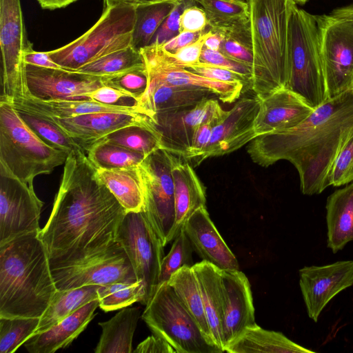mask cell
Masks as SVG:
<instances>
[{"mask_svg": "<svg viewBox=\"0 0 353 353\" xmlns=\"http://www.w3.org/2000/svg\"><path fill=\"white\" fill-rule=\"evenodd\" d=\"M227 114L216 98H211L193 107L157 112L151 120L159 135L161 148L186 160L198 127L203 123L214 127Z\"/></svg>", "mask_w": 353, "mask_h": 353, "instance_id": "obj_15", "label": "cell"}, {"mask_svg": "<svg viewBox=\"0 0 353 353\" xmlns=\"http://www.w3.org/2000/svg\"><path fill=\"white\" fill-rule=\"evenodd\" d=\"M197 277L203 307L214 345L223 350L224 297L221 269L205 261L192 266Z\"/></svg>", "mask_w": 353, "mask_h": 353, "instance_id": "obj_28", "label": "cell"}, {"mask_svg": "<svg viewBox=\"0 0 353 353\" xmlns=\"http://www.w3.org/2000/svg\"><path fill=\"white\" fill-rule=\"evenodd\" d=\"M144 69L145 66L140 51L131 46L104 56L74 72L110 77Z\"/></svg>", "mask_w": 353, "mask_h": 353, "instance_id": "obj_36", "label": "cell"}, {"mask_svg": "<svg viewBox=\"0 0 353 353\" xmlns=\"http://www.w3.org/2000/svg\"><path fill=\"white\" fill-rule=\"evenodd\" d=\"M329 179L330 185L334 187L345 185L353 181V134L337 154Z\"/></svg>", "mask_w": 353, "mask_h": 353, "instance_id": "obj_44", "label": "cell"}, {"mask_svg": "<svg viewBox=\"0 0 353 353\" xmlns=\"http://www.w3.org/2000/svg\"><path fill=\"white\" fill-rule=\"evenodd\" d=\"M208 20L202 8L190 5L182 12L179 19L180 32H201L205 31Z\"/></svg>", "mask_w": 353, "mask_h": 353, "instance_id": "obj_50", "label": "cell"}, {"mask_svg": "<svg viewBox=\"0 0 353 353\" xmlns=\"http://www.w3.org/2000/svg\"><path fill=\"white\" fill-rule=\"evenodd\" d=\"M97 175L126 212L144 210V185L139 166L97 169Z\"/></svg>", "mask_w": 353, "mask_h": 353, "instance_id": "obj_30", "label": "cell"}, {"mask_svg": "<svg viewBox=\"0 0 353 353\" xmlns=\"http://www.w3.org/2000/svg\"><path fill=\"white\" fill-rule=\"evenodd\" d=\"M78 0H37L43 9L53 10L65 8Z\"/></svg>", "mask_w": 353, "mask_h": 353, "instance_id": "obj_57", "label": "cell"}, {"mask_svg": "<svg viewBox=\"0 0 353 353\" xmlns=\"http://www.w3.org/2000/svg\"><path fill=\"white\" fill-rule=\"evenodd\" d=\"M102 139L145 157L161 148L160 137L154 126H128L114 131Z\"/></svg>", "mask_w": 353, "mask_h": 353, "instance_id": "obj_39", "label": "cell"}, {"mask_svg": "<svg viewBox=\"0 0 353 353\" xmlns=\"http://www.w3.org/2000/svg\"><path fill=\"white\" fill-rule=\"evenodd\" d=\"M140 314L138 307H126L108 321L99 323L102 333L94 352H132V339Z\"/></svg>", "mask_w": 353, "mask_h": 353, "instance_id": "obj_32", "label": "cell"}, {"mask_svg": "<svg viewBox=\"0 0 353 353\" xmlns=\"http://www.w3.org/2000/svg\"><path fill=\"white\" fill-rule=\"evenodd\" d=\"M103 78L26 64V95L42 101L89 99L86 94L103 85Z\"/></svg>", "mask_w": 353, "mask_h": 353, "instance_id": "obj_16", "label": "cell"}, {"mask_svg": "<svg viewBox=\"0 0 353 353\" xmlns=\"http://www.w3.org/2000/svg\"><path fill=\"white\" fill-rule=\"evenodd\" d=\"M200 62L232 70L252 81V70L250 68L228 58L219 50H210L203 46Z\"/></svg>", "mask_w": 353, "mask_h": 353, "instance_id": "obj_49", "label": "cell"}, {"mask_svg": "<svg viewBox=\"0 0 353 353\" xmlns=\"http://www.w3.org/2000/svg\"><path fill=\"white\" fill-rule=\"evenodd\" d=\"M132 352L176 353L174 349L163 338L155 334L140 343Z\"/></svg>", "mask_w": 353, "mask_h": 353, "instance_id": "obj_54", "label": "cell"}, {"mask_svg": "<svg viewBox=\"0 0 353 353\" xmlns=\"http://www.w3.org/2000/svg\"><path fill=\"white\" fill-rule=\"evenodd\" d=\"M43 205L33 186L22 182L0 165V245L40 232Z\"/></svg>", "mask_w": 353, "mask_h": 353, "instance_id": "obj_14", "label": "cell"}, {"mask_svg": "<svg viewBox=\"0 0 353 353\" xmlns=\"http://www.w3.org/2000/svg\"><path fill=\"white\" fill-rule=\"evenodd\" d=\"M153 334L163 338L176 353H222L210 344L168 282L159 284L141 315Z\"/></svg>", "mask_w": 353, "mask_h": 353, "instance_id": "obj_8", "label": "cell"}, {"mask_svg": "<svg viewBox=\"0 0 353 353\" xmlns=\"http://www.w3.org/2000/svg\"><path fill=\"white\" fill-rule=\"evenodd\" d=\"M353 134V90L314 109L299 125L255 137L248 153L256 164L268 167L280 160L296 169L301 192L321 193L330 186L332 165Z\"/></svg>", "mask_w": 353, "mask_h": 353, "instance_id": "obj_2", "label": "cell"}, {"mask_svg": "<svg viewBox=\"0 0 353 353\" xmlns=\"http://www.w3.org/2000/svg\"><path fill=\"white\" fill-rule=\"evenodd\" d=\"M20 0H0L2 93L7 101L26 95L23 51L28 43Z\"/></svg>", "mask_w": 353, "mask_h": 353, "instance_id": "obj_13", "label": "cell"}, {"mask_svg": "<svg viewBox=\"0 0 353 353\" xmlns=\"http://www.w3.org/2000/svg\"><path fill=\"white\" fill-rule=\"evenodd\" d=\"M325 208L327 247L336 254L353 241V181L332 193Z\"/></svg>", "mask_w": 353, "mask_h": 353, "instance_id": "obj_29", "label": "cell"}, {"mask_svg": "<svg viewBox=\"0 0 353 353\" xmlns=\"http://www.w3.org/2000/svg\"><path fill=\"white\" fill-rule=\"evenodd\" d=\"M203 77L221 82L241 83L246 90L252 89V81L232 70L213 65L199 62L185 68Z\"/></svg>", "mask_w": 353, "mask_h": 353, "instance_id": "obj_46", "label": "cell"}, {"mask_svg": "<svg viewBox=\"0 0 353 353\" xmlns=\"http://www.w3.org/2000/svg\"><path fill=\"white\" fill-rule=\"evenodd\" d=\"M97 292L99 307L105 312L122 309L137 301L143 303L145 297V288L141 281L99 285Z\"/></svg>", "mask_w": 353, "mask_h": 353, "instance_id": "obj_40", "label": "cell"}, {"mask_svg": "<svg viewBox=\"0 0 353 353\" xmlns=\"http://www.w3.org/2000/svg\"><path fill=\"white\" fill-rule=\"evenodd\" d=\"M136 8H105L96 23L81 36L59 48L48 51L63 68L77 71L116 51L132 46Z\"/></svg>", "mask_w": 353, "mask_h": 353, "instance_id": "obj_7", "label": "cell"}, {"mask_svg": "<svg viewBox=\"0 0 353 353\" xmlns=\"http://www.w3.org/2000/svg\"><path fill=\"white\" fill-rule=\"evenodd\" d=\"M9 102L16 109L44 117L59 119H67L97 112L145 114L139 106L107 105L91 99L42 101L26 95Z\"/></svg>", "mask_w": 353, "mask_h": 353, "instance_id": "obj_24", "label": "cell"}, {"mask_svg": "<svg viewBox=\"0 0 353 353\" xmlns=\"http://www.w3.org/2000/svg\"><path fill=\"white\" fill-rule=\"evenodd\" d=\"M174 154L158 149L140 163L145 192L143 212L163 246L173 241L175 229Z\"/></svg>", "mask_w": 353, "mask_h": 353, "instance_id": "obj_10", "label": "cell"}, {"mask_svg": "<svg viewBox=\"0 0 353 353\" xmlns=\"http://www.w3.org/2000/svg\"><path fill=\"white\" fill-rule=\"evenodd\" d=\"M168 283L194 318L208 341L216 346L208 326L199 281L193 268L182 267L172 274Z\"/></svg>", "mask_w": 353, "mask_h": 353, "instance_id": "obj_34", "label": "cell"}, {"mask_svg": "<svg viewBox=\"0 0 353 353\" xmlns=\"http://www.w3.org/2000/svg\"><path fill=\"white\" fill-rule=\"evenodd\" d=\"M57 290L39 232L0 245V317L40 318Z\"/></svg>", "mask_w": 353, "mask_h": 353, "instance_id": "obj_3", "label": "cell"}, {"mask_svg": "<svg viewBox=\"0 0 353 353\" xmlns=\"http://www.w3.org/2000/svg\"><path fill=\"white\" fill-rule=\"evenodd\" d=\"M289 74L285 88L312 109L327 101L314 15L294 2L289 18Z\"/></svg>", "mask_w": 353, "mask_h": 353, "instance_id": "obj_6", "label": "cell"}, {"mask_svg": "<svg viewBox=\"0 0 353 353\" xmlns=\"http://www.w3.org/2000/svg\"><path fill=\"white\" fill-rule=\"evenodd\" d=\"M261 99L255 97L240 99L227 116L212 128L210 141L201 157V162L211 157L233 152L252 141L256 135L254 121Z\"/></svg>", "mask_w": 353, "mask_h": 353, "instance_id": "obj_19", "label": "cell"}, {"mask_svg": "<svg viewBox=\"0 0 353 353\" xmlns=\"http://www.w3.org/2000/svg\"><path fill=\"white\" fill-rule=\"evenodd\" d=\"M97 169H121L137 167L146 157L144 154L100 139L85 151Z\"/></svg>", "mask_w": 353, "mask_h": 353, "instance_id": "obj_37", "label": "cell"}, {"mask_svg": "<svg viewBox=\"0 0 353 353\" xmlns=\"http://www.w3.org/2000/svg\"><path fill=\"white\" fill-rule=\"evenodd\" d=\"M221 41V34L218 32H212L206 39L204 46L210 50L219 51Z\"/></svg>", "mask_w": 353, "mask_h": 353, "instance_id": "obj_58", "label": "cell"}, {"mask_svg": "<svg viewBox=\"0 0 353 353\" xmlns=\"http://www.w3.org/2000/svg\"><path fill=\"white\" fill-rule=\"evenodd\" d=\"M212 128L210 123H203L198 127L194 133L186 159L192 161L194 166L201 163V157L211 139Z\"/></svg>", "mask_w": 353, "mask_h": 353, "instance_id": "obj_52", "label": "cell"}, {"mask_svg": "<svg viewBox=\"0 0 353 353\" xmlns=\"http://www.w3.org/2000/svg\"><path fill=\"white\" fill-rule=\"evenodd\" d=\"M212 32L210 30L205 31L194 43L182 48L174 53L169 52L163 48L166 59L172 65L183 68L198 63L200 62L205 41Z\"/></svg>", "mask_w": 353, "mask_h": 353, "instance_id": "obj_47", "label": "cell"}, {"mask_svg": "<svg viewBox=\"0 0 353 353\" xmlns=\"http://www.w3.org/2000/svg\"><path fill=\"white\" fill-rule=\"evenodd\" d=\"M68 154L43 141L10 102L0 99V165L11 174L33 186L35 177L52 172Z\"/></svg>", "mask_w": 353, "mask_h": 353, "instance_id": "obj_5", "label": "cell"}, {"mask_svg": "<svg viewBox=\"0 0 353 353\" xmlns=\"http://www.w3.org/2000/svg\"><path fill=\"white\" fill-rule=\"evenodd\" d=\"M126 210L99 179L83 150L71 152L46 225L39 232L50 262L81 259L114 241Z\"/></svg>", "mask_w": 353, "mask_h": 353, "instance_id": "obj_1", "label": "cell"}, {"mask_svg": "<svg viewBox=\"0 0 353 353\" xmlns=\"http://www.w3.org/2000/svg\"><path fill=\"white\" fill-rule=\"evenodd\" d=\"M216 97L206 89L174 85L148 78V88L138 105L152 119L157 112L188 108Z\"/></svg>", "mask_w": 353, "mask_h": 353, "instance_id": "obj_26", "label": "cell"}, {"mask_svg": "<svg viewBox=\"0 0 353 353\" xmlns=\"http://www.w3.org/2000/svg\"><path fill=\"white\" fill-rule=\"evenodd\" d=\"M149 79L170 85L208 90L223 103H233L246 92L241 83L221 82L170 64L157 42L139 50Z\"/></svg>", "mask_w": 353, "mask_h": 353, "instance_id": "obj_18", "label": "cell"}, {"mask_svg": "<svg viewBox=\"0 0 353 353\" xmlns=\"http://www.w3.org/2000/svg\"><path fill=\"white\" fill-rule=\"evenodd\" d=\"M23 59L26 64L46 68L64 70L50 58L48 51L37 52L33 49V44L29 41H28L23 51Z\"/></svg>", "mask_w": 353, "mask_h": 353, "instance_id": "obj_53", "label": "cell"}, {"mask_svg": "<svg viewBox=\"0 0 353 353\" xmlns=\"http://www.w3.org/2000/svg\"><path fill=\"white\" fill-rule=\"evenodd\" d=\"M314 110L291 90L279 89L261 99L254 121L255 134L258 137L294 128Z\"/></svg>", "mask_w": 353, "mask_h": 353, "instance_id": "obj_22", "label": "cell"}, {"mask_svg": "<svg viewBox=\"0 0 353 353\" xmlns=\"http://www.w3.org/2000/svg\"><path fill=\"white\" fill-rule=\"evenodd\" d=\"M98 285L57 290L48 307L39 319L35 334L45 332L81 307L98 299Z\"/></svg>", "mask_w": 353, "mask_h": 353, "instance_id": "obj_33", "label": "cell"}, {"mask_svg": "<svg viewBox=\"0 0 353 353\" xmlns=\"http://www.w3.org/2000/svg\"><path fill=\"white\" fill-rule=\"evenodd\" d=\"M45 118L54 123L85 152L94 142L119 129L154 126L151 119L143 114L97 112L67 119Z\"/></svg>", "mask_w": 353, "mask_h": 353, "instance_id": "obj_21", "label": "cell"}, {"mask_svg": "<svg viewBox=\"0 0 353 353\" xmlns=\"http://www.w3.org/2000/svg\"><path fill=\"white\" fill-rule=\"evenodd\" d=\"M252 86L263 99L285 88L289 74V18L294 0H249Z\"/></svg>", "mask_w": 353, "mask_h": 353, "instance_id": "obj_4", "label": "cell"}, {"mask_svg": "<svg viewBox=\"0 0 353 353\" xmlns=\"http://www.w3.org/2000/svg\"><path fill=\"white\" fill-rule=\"evenodd\" d=\"M245 1H248L249 0H245Z\"/></svg>", "mask_w": 353, "mask_h": 353, "instance_id": "obj_61", "label": "cell"}, {"mask_svg": "<svg viewBox=\"0 0 353 353\" xmlns=\"http://www.w3.org/2000/svg\"><path fill=\"white\" fill-rule=\"evenodd\" d=\"M352 90H353V85H352Z\"/></svg>", "mask_w": 353, "mask_h": 353, "instance_id": "obj_62", "label": "cell"}, {"mask_svg": "<svg viewBox=\"0 0 353 353\" xmlns=\"http://www.w3.org/2000/svg\"><path fill=\"white\" fill-rule=\"evenodd\" d=\"M224 352L229 353L314 352L296 343L280 332L267 330L257 324L247 327L239 337L225 348Z\"/></svg>", "mask_w": 353, "mask_h": 353, "instance_id": "obj_31", "label": "cell"}, {"mask_svg": "<svg viewBox=\"0 0 353 353\" xmlns=\"http://www.w3.org/2000/svg\"><path fill=\"white\" fill-rule=\"evenodd\" d=\"M16 110L26 125L48 144L64 150L68 154L82 150L72 138L50 120L21 110Z\"/></svg>", "mask_w": 353, "mask_h": 353, "instance_id": "obj_42", "label": "cell"}, {"mask_svg": "<svg viewBox=\"0 0 353 353\" xmlns=\"http://www.w3.org/2000/svg\"><path fill=\"white\" fill-rule=\"evenodd\" d=\"M224 313L223 350L239 337L245 330L256 325L254 307L250 282L239 270H221Z\"/></svg>", "mask_w": 353, "mask_h": 353, "instance_id": "obj_20", "label": "cell"}, {"mask_svg": "<svg viewBox=\"0 0 353 353\" xmlns=\"http://www.w3.org/2000/svg\"><path fill=\"white\" fill-rule=\"evenodd\" d=\"M180 0H104L105 8L130 7L138 8L162 2H178Z\"/></svg>", "mask_w": 353, "mask_h": 353, "instance_id": "obj_56", "label": "cell"}, {"mask_svg": "<svg viewBox=\"0 0 353 353\" xmlns=\"http://www.w3.org/2000/svg\"><path fill=\"white\" fill-rule=\"evenodd\" d=\"M193 1L180 0L176 4L170 14L165 19L154 34L152 42L165 43L180 33L179 19L183 10L191 5Z\"/></svg>", "mask_w": 353, "mask_h": 353, "instance_id": "obj_48", "label": "cell"}, {"mask_svg": "<svg viewBox=\"0 0 353 353\" xmlns=\"http://www.w3.org/2000/svg\"><path fill=\"white\" fill-rule=\"evenodd\" d=\"M40 318L0 317V352L13 353L35 334Z\"/></svg>", "mask_w": 353, "mask_h": 353, "instance_id": "obj_41", "label": "cell"}, {"mask_svg": "<svg viewBox=\"0 0 353 353\" xmlns=\"http://www.w3.org/2000/svg\"><path fill=\"white\" fill-rule=\"evenodd\" d=\"M327 100L353 85V20L330 14L314 15Z\"/></svg>", "mask_w": 353, "mask_h": 353, "instance_id": "obj_11", "label": "cell"}, {"mask_svg": "<svg viewBox=\"0 0 353 353\" xmlns=\"http://www.w3.org/2000/svg\"><path fill=\"white\" fill-rule=\"evenodd\" d=\"M182 230L194 252L221 270H239L238 261L211 220L206 206L197 209Z\"/></svg>", "mask_w": 353, "mask_h": 353, "instance_id": "obj_23", "label": "cell"}, {"mask_svg": "<svg viewBox=\"0 0 353 353\" xmlns=\"http://www.w3.org/2000/svg\"><path fill=\"white\" fill-rule=\"evenodd\" d=\"M115 240L123 248L138 281L144 285L142 304L145 305L159 285L164 246L143 211L126 212Z\"/></svg>", "mask_w": 353, "mask_h": 353, "instance_id": "obj_12", "label": "cell"}, {"mask_svg": "<svg viewBox=\"0 0 353 353\" xmlns=\"http://www.w3.org/2000/svg\"><path fill=\"white\" fill-rule=\"evenodd\" d=\"M99 306L92 300L45 332L32 336L24 343L30 353H53L68 347L86 328Z\"/></svg>", "mask_w": 353, "mask_h": 353, "instance_id": "obj_25", "label": "cell"}, {"mask_svg": "<svg viewBox=\"0 0 353 353\" xmlns=\"http://www.w3.org/2000/svg\"><path fill=\"white\" fill-rule=\"evenodd\" d=\"M86 97L89 99L107 105H125L121 102L126 100L135 101L137 102L135 97L132 94L105 85L88 93Z\"/></svg>", "mask_w": 353, "mask_h": 353, "instance_id": "obj_51", "label": "cell"}, {"mask_svg": "<svg viewBox=\"0 0 353 353\" xmlns=\"http://www.w3.org/2000/svg\"><path fill=\"white\" fill-rule=\"evenodd\" d=\"M177 2H162L139 7L132 34V46L139 50L149 46L158 29Z\"/></svg>", "mask_w": 353, "mask_h": 353, "instance_id": "obj_38", "label": "cell"}, {"mask_svg": "<svg viewBox=\"0 0 353 353\" xmlns=\"http://www.w3.org/2000/svg\"><path fill=\"white\" fill-rule=\"evenodd\" d=\"M299 285L308 316L314 322L327 303L353 285V261L305 266L299 270Z\"/></svg>", "mask_w": 353, "mask_h": 353, "instance_id": "obj_17", "label": "cell"}, {"mask_svg": "<svg viewBox=\"0 0 353 353\" xmlns=\"http://www.w3.org/2000/svg\"><path fill=\"white\" fill-rule=\"evenodd\" d=\"M182 159L175 156L172 168L174 184L175 238L190 216L199 208L205 206L206 203L205 186L191 165Z\"/></svg>", "mask_w": 353, "mask_h": 353, "instance_id": "obj_27", "label": "cell"}, {"mask_svg": "<svg viewBox=\"0 0 353 353\" xmlns=\"http://www.w3.org/2000/svg\"><path fill=\"white\" fill-rule=\"evenodd\" d=\"M335 17L353 20V4L339 7L332 10Z\"/></svg>", "mask_w": 353, "mask_h": 353, "instance_id": "obj_59", "label": "cell"}, {"mask_svg": "<svg viewBox=\"0 0 353 353\" xmlns=\"http://www.w3.org/2000/svg\"><path fill=\"white\" fill-rule=\"evenodd\" d=\"M204 10L212 32L225 31L249 19V4L245 0H194Z\"/></svg>", "mask_w": 353, "mask_h": 353, "instance_id": "obj_35", "label": "cell"}, {"mask_svg": "<svg viewBox=\"0 0 353 353\" xmlns=\"http://www.w3.org/2000/svg\"><path fill=\"white\" fill-rule=\"evenodd\" d=\"M103 85L132 94L138 104L148 88V76L146 69L137 70L114 77H104Z\"/></svg>", "mask_w": 353, "mask_h": 353, "instance_id": "obj_45", "label": "cell"}, {"mask_svg": "<svg viewBox=\"0 0 353 353\" xmlns=\"http://www.w3.org/2000/svg\"><path fill=\"white\" fill-rule=\"evenodd\" d=\"M294 1L296 4L304 5L307 2L308 0H294Z\"/></svg>", "mask_w": 353, "mask_h": 353, "instance_id": "obj_60", "label": "cell"}, {"mask_svg": "<svg viewBox=\"0 0 353 353\" xmlns=\"http://www.w3.org/2000/svg\"><path fill=\"white\" fill-rule=\"evenodd\" d=\"M50 265L59 290L89 285L139 281L123 248L117 241L107 248L81 259L50 262Z\"/></svg>", "mask_w": 353, "mask_h": 353, "instance_id": "obj_9", "label": "cell"}, {"mask_svg": "<svg viewBox=\"0 0 353 353\" xmlns=\"http://www.w3.org/2000/svg\"><path fill=\"white\" fill-rule=\"evenodd\" d=\"M201 32H183L161 46L166 51L174 53L183 47L194 43L203 34ZM160 44V43H159Z\"/></svg>", "mask_w": 353, "mask_h": 353, "instance_id": "obj_55", "label": "cell"}, {"mask_svg": "<svg viewBox=\"0 0 353 353\" xmlns=\"http://www.w3.org/2000/svg\"><path fill=\"white\" fill-rule=\"evenodd\" d=\"M190 241L183 230L173 240L168 254L163 258L159 276V285L168 282L172 274L183 266L194 265Z\"/></svg>", "mask_w": 353, "mask_h": 353, "instance_id": "obj_43", "label": "cell"}]
</instances>
